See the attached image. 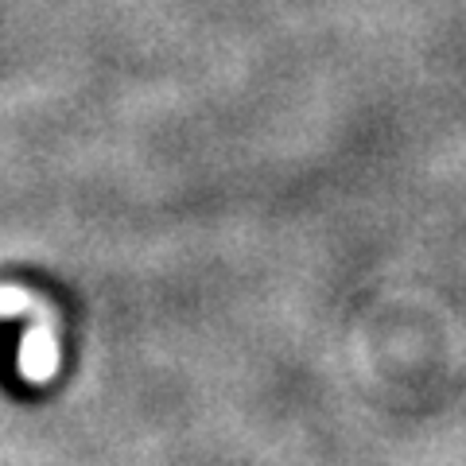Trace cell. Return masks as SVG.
Here are the masks:
<instances>
[{
    "label": "cell",
    "mask_w": 466,
    "mask_h": 466,
    "mask_svg": "<svg viewBox=\"0 0 466 466\" xmlns=\"http://www.w3.org/2000/svg\"><path fill=\"white\" fill-rule=\"evenodd\" d=\"M0 315H20L27 319V334L20 346V370L27 381L47 385L58 370V330L55 311L39 296L24 288H0Z\"/></svg>",
    "instance_id": "obj_1"
}]
</instances>
